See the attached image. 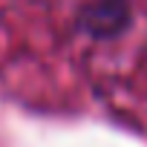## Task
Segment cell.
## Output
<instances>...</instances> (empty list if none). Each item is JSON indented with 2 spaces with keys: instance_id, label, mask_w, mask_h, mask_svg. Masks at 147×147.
Returning a JSON list of instances; mask_svg holds the SVG:
<instances>
[{
  "instance_id": "cell-1",
  "label": "cell",
  "mask_w": 147,
  "mask_h": 147,
  "mask_svg": "<svg viewBox=\"0 0 147 147\" xmlns=\"http://www.w3.org/2000/svg\"><path fill=\"white\" fill-rule=\"evenodd\" d=\"M124 20H127V3L124 0H98V3L90 6L84 26H90L98 35H113L124 26Z\"/></svg>"
}]
</instances>
